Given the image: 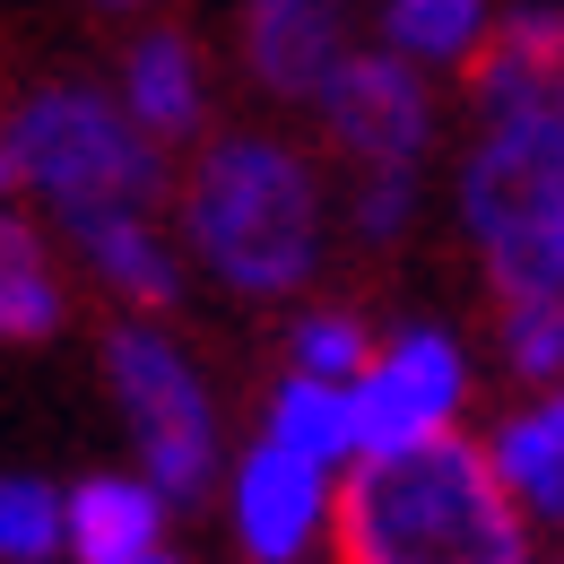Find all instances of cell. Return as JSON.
I'll return each instance as SVG.
<instances>
[{
	"label": "cell",
	"mask_w": 564,
	"mask_h": 564,
	"mask_svg": "<svg viewBox=\"0 0 564 564\" xmlns=\"http://www.w3.org/2000/svg\"><path fill=\"white\" fill-rule=\"evenodd\" d=\"M348 564H530V512L495 478V452L434 434L409 452H365L339 495Z\"/></svg>",
	"instance_id": "cell-1"
},
{
	"label": "cell",
	"mask_w": 564,
	"mask_h": 564,
	"mask_svg": "<svg viewBox=\"0 0 564 564\" xmlns=\"http://www.w3.org/2000/svg\"><path fill=\"white\" fill-rule=\"evenodd\" d=\"M192 243L226 286L243 295H279L313 270L322 252V192L313 165L279 140H209V156L192 165Z\"/></svg>",
	"instance_id": "cell-2"
},
{
	"label": "cell",
	"mask_w": 564,
	"mask_h": 564,
	"mask_svg": "<svg viewBox=\"0 0 564 564\" xmlns=\"http://www.w3.org/2000/svg\"><path fill=\"white\" fill-rule=\"evenodd\" d=\"M460 217L503 295H564V113L521 105L460 165Z\"/></svg>",
	"instance_id": "cell-3"
},
{
	"label": "cell",
	"mask_w": 564,
	"mask_h": 564,
	"mask_svg": "<svg viewBox=\"0 0 564 564\" xmlns=\"http://www.w3.org/2000/svg\"><path fill=\"white\" fill-rule=\"evenodd\" d=\"M9 148H18V174L78 235L113 226V217H148L156 200V140L131 122V105H113L96 87H35L9 122Z\"/></svg>",
	"instance_id": "cell-4"
},
{
	"label": "cell",
	"mask_w": 564,
	"mask_h": 564,
	"mask_svg": "<svg viewBox=\"0 0 564 564\" xmlns=\"http://www.w3.org/2000/svg\"><path fill=\"white\" fill-rule=\"evenodd\" d=\"M113 391H122V417L140 434V478L165 503L174 495H200L209 487V460H217V417H209V391L192 373V356L174 348L165 330H113Z\"/></svg>",
	"instance_id": "cell-5"
},
{
	"label": "cell",
	"mask_w": 564,
	"mask_h": 564,
	"mask_svg": "<svg viewBox=\"0 0 564 564\" xmlns=\"http://www.w3.org/2000/svg\"><path fill=\"white\" fill-rule=\"evenodd\" d=\"M460 391H469L460 348L443 330H400L391 348L373 356V373L356 382V434H365V452H409V443L452 434Z\"/></svg>",
	"instance_id": "cell-6"
},
{
	"label": "cell",
	"mask_w": 564,
	"mask_h": 564,
	"mask_svg": "<svg viewBox=\"0 0 564 564\" xmlns=\"http://www.w3.org/2000/svg\"><path fill=\"white\" fill-rule=\"evenodd\" d=\"M313 113L330 122V140L348 148L365 174H373V165H417L425 131H434V105H425V87H417V62H400V53H348Z\"/></svg>",
	"instance_id": "cell-7"
},
{
	"label": "cell",
	"mask_w": 564,
	"mask_h": 564,
	"mask_svg": "<svg viewBox=\"0 0 564 564\" xmlns=\"http://www.w3.org/2000/svg\"><path fill=\"white\" fill-rule=\"evenodd\" d=\"M322 521H339L330 469L261 434V443L243 452V469H235V539H243V556L252 564H295L322 539Z\"/></svg>",
	"instance_id": "cell-8"
},
{
	"label": "cell",
	"mask_w": 564,
	"mask_h": 564,
	"mask_svg": "<svg viewBox=\"0 0 564 564\" xmlns=\"http://www.w3.org/2000/svg\"><path fill=\"white\" fill-rule=\"evenodd\" d=\"M339 62H348V44H339V9L330 0H270V9H252V70H261V87L322 105Z\"/></svg>",
	"instance_id": "cell-9"
},
{
	"label": "cell",
	"mask_w": 564,
	"mask_h": 564,
	"mask_svg": "<svg viewBox=\"0 0 564 564\" xmlns=\"http://www.w3.org/2000/svg\"><path fill=\"white\" fill-rule=\"evenodd\" d=\"M487 452H495V478L512 487V503L530 521L564 530V382L539 391L521 417H503V434H495Z\"/></svg>",
	"instance_id": "cell-10"
},
{
	"label": "cell",
	"mask_w": 564,
	"mask_h": 564,
	"mask_svg": "<svg viewBox=\"0 0 564 564\" xmlns=\"http://www.w3.org/2000/svg\"><path fill=\"white\" fill-rule=\"evenodd\" d=\"M122 105L148 140H192L200 131V62L183 35H140L122 62Z\"/></svg>",
	"instance_id": "cell-11"
},
{
	"label": "cell",
	"mask_w": 564,
	"mask_h": 564,
	"mask_svg": "<svg viewBox=\"0 0 564 564\" xmlns=\"http://www.w3.org/2000/svg\"><path fill=\"white\" fill-rule=\"evenodd\" d=\"M156 521H165V495L148 487V478H87L70 495V547L87 564L156 556Z\"/></svg>",
	"instance_id": "cell-12"
},
{
	"label": "cell",
	"mask_w": 564,
	"mask_h": 564,
	"mask_svg": "<svg viewBox=\"0 0 564 564\" xmlns=\"http://www.w3.org/2000/svg\"><path fill=\"white\" fill-rule=\"evenodd\" d=\"M270 443L304 452V460H322V469H339L348 452L365 460L356 391H348V382H322V373H286L279 391H270Z\"/></svg>",
	"instance_id": "cell-13"
},
{
	"label": "cell",
	"mask_w": 564,
	"mask_h": 564,
	"mask_svg": "<svg viewBox=\"0 0 564 564\" xmlns=\"http://www.w3.org/2000/svg\"><path fill=\"white\" fill-rule=\"evenodd\" d=\"M62 322V286H53V261L44 243L0 209V339H44Z\"/></svg>",
	"instance_id": "cell-14"
},
{
	"label": "cell",
	"mask_w": 564,
	"mask_h": 564,
	"mask_svg": "<svg viewBox=\"0 0 564 564\" xmlns=\"http://www.w3.org/2000/svg\"><path fill=\"white\" fill-rule=\"evenodd\" d=\"M478 26H487V0H391L382 9V35L400 62H478Z\"/></svg>",
	"instance_id": "cell-15"
},
{
	"label": "cell",
	"mask_w": 564,
	"mask_h": 564,
	"mask_svg": "<svg viewBox=\"0 0 564 564\" xmlns=\"http://www.w3.org/2000/svg\"><path fill=\"white\" fill-rule=\"evenodd\" d=\"M78 252H87V270H96L105 286H122V295H140V304H165V295H174V252L148 235V217L87 226V235H78Z\"/></svg>",
	"instance_id": "cell-16"
},
{
	"label": "cell",
	"mask_w": 564,
	"mask_h": 564,
	"mask_svg": "<svg viewBox=\"0 0 564 564\" xmlns=\"http://www.w3.org/2000/svg\"><path fill=\"white\" fill-rule=\"evenodd\" d=\"M70 539V503L44 478H0V564H44Z\"/></svg>",
	"instance_id": "cell-17"
},
{
	"label": "cell",
	"mask_w": 564,
	"mask_h": 564,
	"mask_svg": "<svg viewBox=\"0 0 564 564\" xmlns=\"http://www.w3.org/2000/svg\"><path fill=\"white\" fill-rule=\"evenodd\" d=\"M503 356L530 382H564V295H503Z\"/></svg>",
	"instance_id": "cell-18"
},
{
	"label": "cell",
	"mask_w": 564,
	"mask_h": 564,
	"mask_svg": "<svg viewBox=\"0 0 564 564\" xmlns=\"http://www.w3.org/2000/svg\"><path fill=\"white\" fill-rule=\"evenodd\" d=\"M295 373H322V382H365L373 373V348L356 330V313H304L295 322Z\"/></svg>",
	"instance_id": "cell-19"
},
{
	"label": "cell",
	"mask_w": 564,
	"mask_h": 564,
	"mask_svg": "<svg viewBox=\"0 0 564 564\" xmlns=\"http://www.w3.org/2000/svg\"><path fill=\"white\" fill-rule=\"evenodd\" d=\"M409 200H417V165H373V174L356 183V235H365V243L400 235Z\"/></svg>",
	"instance_id": "cell-20"
},
{
	"label": "cell",
	"mask_w": 564,
	"mask_h": 564,
	"mask_svg": "<svg viewBox=\"0 0 564 564\" xmlns=\"http://www.w3.org/2000/svg\"><path fill=\"white\" fill-rule=\"evenodd\" d=\"M9 183H26V174H18V148L0 140V200H9Z\"/></svg>",
	"instance_id": "cell-21"
},
{
	"label": "cell",
	"mask_w": 564,
	"mask_h": 564,
	"mask_svg": "<svg viewBox=\"0 0 564 564\" xmlns=\"http://www.w3.org/2000/svg\"><path fill=\"white\" fill-rule=\"evenodd\" d=\"M131 564H174V556H131Z\"/></svg>",
	"instance_id": "cell-22"
},
{
	"label": "cell",
	"mask_w": 564,
	"mask_h": 564,
	"mask_svg": "<svg viewBox=\"0 0 564 564\" xmlns=\"http://www.w3.org/2000/svg\"><path fill=\"white\" fill-rule=\"evenodd\" d=\"M556 113H564V87H556Z\"/></svg>",
	"instance_id": "cell-23"
},
{
	"label": "cell",
	"mask_w": 564,
	"mask_h": 564,
	"mask_svg": "<svg viewBox=\"0 0 564 564\" xmlns=\"http://www.w3.org/2000/svg\"><path fill=\"white\" fill-rule=\"evenodd\" d=\"M105 9H122V0H105Z\"/></svg>",
	"instance_id": "cell-24"
},
{
	"label": "cell",
	"mask_w": 564,
	"mask_h": 564,
	"mask_svg": "<svg viewBox=\"0 0 564 564\" xmlns=\"http://www.w3.org/2000/svg\"><path fill=\"white\" fill-rule=\"evenodd\" d=\"M252 9H270V0H252Z\"/></svg>",
	"instance_id": "cell-25"
}]
</instances>
